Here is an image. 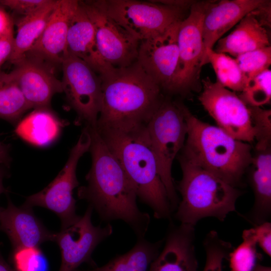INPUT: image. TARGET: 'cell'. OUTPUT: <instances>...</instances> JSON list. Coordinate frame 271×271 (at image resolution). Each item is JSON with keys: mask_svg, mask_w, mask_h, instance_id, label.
<instances>
[{"mask_svg": "<svg viewBox=\"0 0 271 271\" xmlns=\"http://www.w3.org/2000/svg\"><path fill=\"white\" fill-rule=\"evenodd\" d=\"M87 127L91 135L92 162L85 176L87 184L78 189V198L86 201L102 221L121 220L137 238L145 237L150 223L149 214L139 208L133 186L96 127Z\"/></svg>", "mask_w": 271, "mask_h": 271, "instance_id": "obj_1", "label": "cell"}, {"mask_svg": "<svg viewBox=\"0 0 271 271\" xmlns=\"http://www.w3.org/2000/svg\"><path fill=\"white\" fill-rule=\"evenodd\" d=\"M100 77L102 104L96 127L146 125L165 98L160 86L137 61Z\"/></svg>", "mask_w": 271, "mask_h": 271, "instance_id": "obj_2", "label": "cell"}, {"mask_svg": "<svg viewBox=\"0 0 271 271\" xmlns=\"http://www.w3.org/2000/svg\"><path fill=\"white\" fill-rule=\"evenodd\" d=\"M96 128L133 186L137 198L152 210L155 218L170 219L173 211L159 174L146 125Z\"/></svg>", "mask_w": 271, "mask_h": 271, "instance_id": "obj_3", "label": "cell"}, {"mask_svg": "<svg viewBox=\"0 0 271 271\" xmlns=\"http://www.w3.org/2000/svg\"><path fill=\"white\" fill-rule=\"evenodd\" d=\"M183 112L187 131L181 156L232 186H241L252 162L251 146L201 120L184 105Z\"/></svg>", "mask_w": 271, "mask_h": 271, "instance_id": "obj_4", "label": "cell"}, {"mask_svg": "<svg viewBox=\"0 0 271 271\" xmlns=\"http://www.w3.org/2000/svg\"><path fill=\"white\" fill-rule=\"evenodd\" d=\"M182 178L177 189L182 200L174 214L180 223L195 226L201 219L212 217L223 221L236 211L241 192L182 156H179Z\"/></svg>", "mask_w": 271, "mask_h": 271, "instance_id": "obj_5", "label": "cell"}, {"mask_svg": "<svg viewBox=\"0 0 271 271\" xmlns=\"http://www.w3.org/2000/svg\"><path fill=\"white\" fill-rule=\"evenodd\" d=\"M146 127L159 174L174 212L179 202L172 175V167L176 157L184 147L187 131L183 104L164 98Z\"/></svg>", "mask_w": 271, "mask_h": 271, "instance_id": "obj_6", "label": "cell"}, {"mask_svg": "<svg viewBox=\"0 0 271 271\" xmlns=\"http://www.w3.org/2000/svg\"><path fill=\"white\" fill-rule=\"evenodd\" d=\"M91 141L89 129L84 127L58 175L42 191L27 197L23 205L51 210L60 218L61 229L74 223L80 216L76 214V200L73 196V190L79 185L76 176L77 166L80 159L89 151Z\"/></svg>", "mask_w": 271, "mask_h": 271, "instance_id": "obj_7", "label": "cell"}, {"mask_svg": "<svg viewBox=\"0 0 271 271\" xmlns=\"http://www.w3.org/2000/svg\"><path fill=\"white\" fill-rule=\"evenodd\" d=\"M100 1L109 16L140 42L164 33L184 19V9L155 1Z\"/></svg>", "mask_w": 271, "mask_h": 271, "instance_id": "obj_8", "label": "cell"}, {"mask_svg": "<svg viewBox=\"0 0 271 271\" xmlns=\"http://www.w3.org/2000/svg\"><path fill=\"white\" fill-rule=\"evenodd\" d=\"M61 66L63 92L77 114L76 123L96 127L102 104L100 76L84 61L69 54Z\"/></svg>", "mask_w": 271, "mask_h": 271, "instance_id": "obj_9", "label": "cell"}, {"mask_svg": "<svg viewBox=\"0 0 271 271\" xmlns=\"http://www.w3.org/2000/svg\"><path fill=\"white\" fill-rule=\"evenodd\" d=\"M199 100L220 128L234 139L254 141V130L248 105L232 91L207 77L202 80Z\"/></svg>", "mask_w": 271, "mask_h": 271, "instance_id": "obj_10", "label": "cell"}, {"mask_svg": "<svg viewBox=\"0 0 271 271\" xmlns=\"http://www.w3.org/2000/svg\"><path fill=\"white\" fill-rule=\"evenodd\" d=\"M81 3L92 24L103 59L114 68L124 67L137 61L140 42L109 16L100 1Z\"/></svg>", "mask_w": 271, "mask_h": 271, "instance_id": "obj_11", "label": "cell"}, {"mask_svg": "<svg viewBox=\"0 0 271 271\" xmlns=\"http://www.w3.org/2000/svg\"><path fill=\"white\" fill-rule=\"evenodd\" d=\"M207 2H195L178 33L179 62L173 92L193 89L203 66V22Z\"/></svg>", "mask_w": 271, "mask_h": 271, "instance_id": "obj_12", "label": "cell"}, {"mask_svg": "<svg viewBox=\"0 0 271 271\" xmlns=\"http://www.w3.org/2000/svg\"><path fill=\"white\" fill-rule=\"evenodd\" d=\"M92 208L88 205L84 214L69 226L56 233L55 242L61 254L59 271H75L84 262L94 263L91 255L101 242L113 232L110 223L104 227L92 223Z\"/></svg>", "mask_w": 271, "mask_h": 271, "instance_id": "obj_13", "label": "cell"}, {"mask_svg": "<svg viewBox=\"0 0 271 271\" xmlns=\"http://www.w3.org/2000/svg\"><path fill=\"white\" fill-rule=\"evenodd\" d=\"M182 21L164 33L140 42L138 50L139 64L162 90L172 93L178 66L177 38Z\"/></svg>", "mask_w": 271, "mask_h": 271, "instance_id": "obj_14", "label": "cell"}, {"mask_svg": "<svg viewBox=\"0 0 271 271\" xmlns=\"http://www.w3.org/2000/svg\"><path fill=\"white\" fill-rule=\"evenodd\" d=\"M79 1L58 0L41 35L24 55L38 60L51 68L62 65L66 56L67 36L72 17Z\"/></svg>", "mask_w": 271, "mask_h": 271, "instance_id": "obj_15", "label": "cell"}, {"mask_svg": "<svg viewBox=\"0 0 271 271\" xmlns=\"http://www.w3.org/2000/svg\"><path fill=\"white\" fill-rule=\"evenodd\" d=\"M14 64L15 67L9 74L31 108H49L54 95L63 92L61 81L55 76L53 68L26 56Z\"/></svg>", "mask_w": 271, "mask_h": 271, "instance_id": "obj_16", "label": "cell"}, {"mask_svg": "<svg viewBox=\"0 0 271 271\" xmlns=\"http://www.w3.org/2000/svg\"><path fill=\"white\" fill-rule=\"evenodd\" d=\"M0 230L8 236L13 249L38 247L45 242L54 241L56 235L46 228L32 208L23 204L17 207L10 199L6 208L0 207Z\"/></svg>", "mask_w": 271, "mask_h": 271, "instance_id": "obj_17", "label": "cell"}, {"mask_svg": "<svg viewBox=\"0 0 271 271\" xmlns=\"http://www.w3.org/2000/svg\"><path fill=\"white\" fill-rule=\"evenodd\" d=\"M164 240L149 271H198L194 226L171 223Z\"/></svg>", "mask_w": 271, "mask_h": 271, "instance_id": "obj_18", "label": "cell"}, {"mask_svg": "<svg viewBox=\"0 0 271 271\" xmlns=\"http://www.w3.org/2000/svg\"><path fill=\"white\" fill-rule=\"evenodd\" d=\"M262 1L223 0L217 3L208 2L203 22L204 55L206 49H213L224 34L256 9Z\"/></svg>", "mask_w": 271, "mask_h": 271, "instance_id": "obj_19", "label": "cell"}, {"mask_svg": "<svg viewBox=\"0 0 271 271\" xmlns=\"http://www.w3.org/2000/svg\"><path fill=\"white\" fill-rule=\"evenodd\" d=\"M66 51V55H73L83 60L100 76L114 68L101 56L96 44L92 24L81 1L70 21Z\"/></svg>", "mask_w": 271, "mask_h": 271, "instance_id": "obj_20", "label": "cell"}, {"mask_svg": "<svg viewBox=\"0 0 271 271\" xmlns=\"http://www.w3.org/2000/svg\"><path fill=\"white\" fill-rule=\"evenodd\" d=\"M256 151L252 156L249 175L254 202L244 217L254 226L267 221L271 214V150Z\"/></svg>", "mask_w": 271, "mask_h": 271, "instance_id": "obj_21", "label": "cell"}, {"mask_svg": "<svg viewBox=\"0 0 271 271\" xmlns=\"http://www.w3.org/2000/svg\"><path fill=\"white\" fill-rule=\"evenodd\" d=\"M251 12L239 21L229 35L217 42L214 51L235 58L243 53L270 46L265 28Z\"/></svg>", "mask_w": 271, "mask_h": 271, "instance_id": "obj_22", "label": "cell"}, {"mask_svg": "<svg viewBox=\"0 0 271 271\" xmlns=\"http://www.w3.org/2000/svg\"><path fill=\"white\" fill-rule=\"evenodd\" d=\"M65 123L49 108H35L17 124L15 132L31 144L45 147L58 138Z\"/></svg>", "mask_w": 271, "mask_h": 271, "instance_id": "obj_23", "label": "cell"}, {"mask_svg": "<svg viewBox=\"0 0 271 271\" xmlns=\"http://www.w3.org/2000/svg\"><path fill=\"white\" fill-rule=\"evenodd\" d=\"M56 3V1L50 0L41 9L19 20L13 51L9 59L11 62L14 63L20 59L33 47L44 31Z\"/></svg>", "mask_w": 271, "mask_h": 271, "instance_id": "obj_24", "label": "cell"}, {"mask_svg": "<svg viewBox=\"0 0 271 271\" xmlns=\"http://www.w3.org/2000/svg\"><path fill=\"white\" fill-rule=\"evenodd\" d=\"M163 241L152 242L145 237L138 238L129 251L116 255L103 266L90 270L75 271H147L159 254Z\"/></svg>", "mask_w": 271, "mask_h": 271, "instance_id": "obj_25", "label": "cell"}, {"mask_svg": "<svg viewBox=\"0 0 271 271\" xmlns=\"http://www.w3.org/2000/svg\"><path fill=\"white\" fill-rule=\"evenodd\" d=\"M211 64L215 72L217 80L223 87L234 92H241L247 79L244 75L235 58L213 49L205 51L204 65Z\"/></svg>", "mask_w": 271, "mask_h": 271, "instance_id": "obj_26", "label": "cell"}, {"mask_svg": "<svg viewBox=\"0 0 271 271\" xmlns=\"http://www.w3.org/2000/svg\"><path fill=\"white\" fill-rule=\"evenodd\" d=\"M32 108L10 74L0 71V118L17 124Z\"/></svg>", "mask_w": 271, "mask_h": 271, "instance_id": "obj_27", "label": "cell"}, {"mask_svg": "<svg viewBox=\"0 0 271 271\" xmlns=\"http://www.w3.org/2000/svg\"><path fill=\"white\" fill-rule=\"evenodd\" d=\"M243 241L230 252L228 258L231 271H252L261 257L257 251L253 228L243 231Z\"/></svg>", "mask_w": 271, "mask_h": 271, "instance_id": "obj_28", "label": "cell"}, {"mask_svg": "<svg viewBox=\"0 0 271 271\" xmlns=\"http://www.w3.org/2000/svg\"><path fill=\"white\" fill-rule=\"evenodd\" d=\"M239 96L249 106H260L271 99V71L267 69L247 79Z\"/></svg>", "mask_w": 271, "mask_h": 271, "instance_id": "obj_29", "label": "cell"}, {"mask_svg": "<svg viewBox=\"0 0 271 271\" xmlns=\"http://www.w3.org/2000/svg\"><path fill=\"white\" fill-rule=\"evenodd\" d=\"M203 245L206 260L202 271H223V260L228 259L234 248L232 244L221 238L216 231L211 230L205 236Z\"/></svg>", "mask_w": 271, "mask_h": 271, "instance_id": "obj_30", "label": "cell"}, {"mask_svg": "<svg viewBox=\"0 0 271 271\" xmlns=\"http://www.w3.org/2000/svg\"><path fill=\"white\" fill-rule=\"evenodd\" d=\"M247 79L268 69L271 64V47L247 52L235 58Z\"/></svg>", "mask_w": 271, "mask_h": 271, "instance_id": "obj_31", "label": "cell"}, {"mask_svg": "<svg viewBox=\"0 0 271 271\" xmlns=\"http://www.w3.org/2000/svg\"><path fill=\"white\" fill-rule=\"evenodd\" d=\"M254 130V141H256V151L270 148L271 111L260 106L248 105Z\"/></svg>", "mask_w": 271, "mask_h": 271, "instance_id": "obj_32", "label": "cell"}, {"mask_svg": "<svg viewBox=\"0 0 271 271\" xmlns=\"http://www.w3.org/2000/svg\"><path fill=\"white\" fill-rule=\"evenodd\" d=\"M50 1V0H0V5L6 6L24 17L36 12Z\"/></svg>", "mask_w": 271, "mask_h": 271, "instance_id": "obj_33", "label": "cell"}, {"mask_svg": "<svg viewBox=\"0 0 271 271\" xmlns=\"http://www.w3.org/2000/svg\"><path fill=\"white\" fill-rule=\"evenodd\" d=\"M253 228L257 244L268 256H271V223L266 221Z\"/></svg>", "mask_w": 271, "mask_h": 271, "instance_id": "obj_34", "label": "cell"}, {"mask_svg": "<svg viewBox=\"0 0 271 271\" xmlns=\"http://www.w3.org/2000/svg\"><path fill=\"white\" fill-rule=\"evenodd\" d=\"M270 1L263 0L262 2L251 13L262 26L270 27Z\"/></svg>", "mask_w": 271, "mask_h": 271, "instance_id": "obj_35", "label": "cell"}, {"mask_svg": "<svg viewBox=\"0 0 271 271\" xmlns=\"http://www.w3.org/2000/svg\"><path fill=\"white\" fill-rule=\"evenodd\" d=\"M13 34V32L0 37V67L12 54L14 41Z\"/></svg>", "mask_w": 271, "mask_h": 271, "instance_id": "obj_36", "label": "cell"}, {"mask_svg": "<svg viewBox=\"0 0 271 271\" xmlns=\"http://www.w3.org/2000/svg\"><path fill=\"white\" fill-rule=\"evenodd\" d=\"M14 23L8 13L0 7V37L13 32Z\"/></svg>", "mask_w": 271, "mask_h": 271, "instance_id": "obj_37", "label": "cell"}, {"mask_svg": "<svg viewBox=\"0 0 271 271\" xmlns=\"http://www.w3.org/2000/svg\"><path fill=\"white\" fill-rule=\"evenodd\" d=\"M11 161L9 147L0 142V163L9 167Z\"/></svg>", "mask_w": 271, "mask_h": 271, "instance_id": "obj_38", "label": "cell"}, {"mask_svg": "<svg viewBox=\"0 0 271 271\" xmlns=\"http://www.w3.org/2000/svg\"><path fill=\"white\" fill-rule=\"evenodd\" d=\"M0 271H18L4 259L0 252Z\"/></svg>", "mask_w": 271, "mask_h": 271, "instance_id": "obj_39", "label": "cell"}, {"mask_svg": "<svg viewBox=\"0 0 271 271\" xmlns=\"http://www.w3.org/2000/svg\"><path fill=\"white\" fill-rule=\"evenodd\" d=\"M5 176L6 172L5 170L0 167V195L7 191L3 184V180Z\"/></svg>", "mask_w": 271, "mask_h": 271, "instance_id": "obj_40", "label": "cell"}, {"mask_svg": "<svg viewBox=\"0 0 271 271\" xmlns=\"http://www.w3.org/2000/svg\"><path fill=\"white\" fill-rule=\"evenodd\" d=\"M252 271H271V267L257 263Z\"/></svg>", "mask_w": 271, "mask_h": 271, "instance_id": "obj_41", "label": "cell"}]
</instances>
